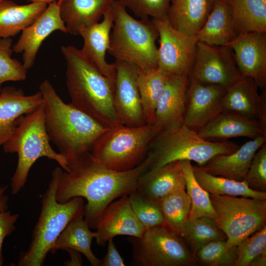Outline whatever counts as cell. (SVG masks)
Returning a JSON list of instances; mask_svg holds the SVG:
<instances>
[{"label":"cell","instance_id":"8","mask_svg":"<svg viewBox=\"0 0 266 266\" xmlns=\"http://www.w3.org/2000/svg\"><path fill=\"white\" fill-rule=\"evenodd\" d=\"M160 130L154 125L109 128L97 140L90 153L98 162L114 170H131L145 159L149 144Z\"/></svg>","mask_w":266,"mask_h":266},{"label":"cell","instance_id":"6","mask_svg":"<svg viewBox=\"0 0 266 266\" xmlns=\"http://www.w3.org/2000/svg\"><path fill=\"white\" fill-rule=\"evenodd\" d=\"M44 121L43 103L32 112L22 116L12 136L2 145L6 153H17V165L11 180L13 195L25 186L30 169L40 158L55 161L65 171L68 170L66 158L55 151L50 144Z\"/></svg>","mask_w":266,"mask_h":266},{"label":"cell","instance_id":"3","mask_svg":"<svg viewBox=\"0 0 266 266\" xmlns=\"http://www.w3.org/2000/svg\"><path fill=\"white\" fill-rule=\"evenodd\" d=\"M70 103L108 128L121 124L115 111L114 84L73 45L62 46Z\"/></svg>","mask_w":266,"mask_h":266},{"label":"cell","instance_id":"30","mask_svg":"<svg viewBox=\"0 0 266 266\" xmlns=\"http://www.w3.org/2000/svg\"><path fill=\"white\" fill-rule=\"evenodd\" d=\"M169 75L158 67L142 70L136 68V81L146 124L153 125L157 102Z\"/></svg>","mask_w":266,"mask_h":266},{"label":"cell","instance_id":"5","mask_svg":"<svg viewBox=\"0 0 266 266\" xmlns=\"http://www.w3.org/2000/svg\"><path fill=\"white\" fill-rule=\"evenodd\" d=\"M111 7L113 22L107 53L140 70L157 67L159 35L151 19L134 18L117 0Z\"/></svg>","mask_w":266,"mask_h":266},{"label":"cell","instance_id":"23","mask_svg":"<svg viewBox=\"0 0 266 266\" xmlns=\"http://www.w3.org/2000/svg\"><path fill=\"white\" fill-rule=\"evenodd\" d=\"M208 140L223 141L238 137L266 136V129L257 121L222 111L197 132Z\"/></svg>","mask_w":266,"mask_h":266},{"label":"cell","instance_id":"7","mask_svg":"<svg viewBox=\"0 0 266 266\" xmlns=\"http://www.w3.org/2000/svg\"><path fill=\"white\" fill-rule=\"evenodd\" d=\"M57 183L52 175L41 200L40 213L27 250L22 253L18 266H42L47 254L66 226L73 219L84 215L85 203L81 197L61 202L56 198Z\"/></svg>","mask_w":266,"mask_h":266},{"label":"cell","instance_id":"27","mask_svg":"<svg viewBox=\"0 0 266 266\" xmlns=\"http://www.w3.org/2000/svg\"><path fill=\"white\" fill-rule=\"evenodd\" d=\"M237 34L228 0H216L206 22L195 36L199 42L228 46Z\"/></svg>","mask_w":266,"mask_h":266},{"label":"cell","instance_id":"37","mask_svg":"<svg viewBox=\"0 0 266 266\" xmlns=\"http://www.w3.org/2000/svg\"><path fill=\"white\" fill-rule=\"evenodd\" d=\"M132 208L139 222L147 230L165 224L159 204L142 195L137 190L129 195Z\"/></svg>","mask_w":266,"mask_h":266},{"label":"cell","instance_id":"2","mask_svg":"<svg viewBox=\"0 0 266 266\" xmlns=\"http://www.w3.org/2000/svg\"><path fill=\"white\" fill-rule=\"evenodd\" d=\"M43 99L44 121L50 141L69 165L89 153L99 137L109 128L65 103L48 79L39 85Z\"/></svg>","mask_w":266,"mask_h":266},{"label":"cell","instance_id":"17","mask_svg":"<svg viewBox=\"0 0 266 266\" xmlns=\"http://www.w3.org/2000/svg\"><path fill=\"white\" fill-rule=\"evenodd\" d=\"M95 229V238L99 246H104L109 239L118 235L141 237L147 230L134 214L129 195L110 203L99 218Z\"/></svg>","mask_w":266,"mask_h":266},{"label":"cell","instance_id":"39","mask_svg":"<svg viewBox=\"0 0 266 266\" xmlns=\"http://www.w3.org/2000/svg\"><path fill=\"white\" fill-rule=\"evenodd\" d=\"M266 248V225L237 245L234 266H249L252 260Z\"/></svg>","mask_w":266,"mask_h":266},{"label":"cell","instance_id":"13","mask_svg":"<svg viewBox=\"0 0 266 266\" xmlns=\"http://www.w3.org/2000/svg\"><path fill=\"white\" fill-rule=\"evenodd\" d=\"M114 64V104L120 123L129 127L146 125L136 81V68L118 61Z\"/></svg>","mask_w":266,"mask_h":266},{"label":"cell","instance_id":"9","mask_svg":"<svg viewBox=\"0 0 266 266\" xmlns=\"http://www.w3.org/2000/svg\"><path fill=\"white\" fill-rule=\"evenodd\" d=\"M128 240L135 266H199L183 237L165 224L147 229L141 237L129 236Z\"/></svg>","mask_w":266,"mask_h":266},{"label":"cell","instance_id":"48","mask_svg":"<svg viewBox=\"0 0 266 266\" xmlns=\"http://www.w3.org/2000/svg\"><path fill=\"white\" fill-rule=\"evenodd\" d=\"M61 0H57L58 2H60Z\"/></svg>","mask_w":266,"mask_h":266},{"label":"cell","instance_id":"45","mask_svg":"<svg viewBox=\"0 0 266 266\" xmlns=\"http://www.w3.org/2000/svg\"><path fill=\"white\" fill-rule=\"evenodd\" d=\"M266 266V248L254 258L249 266Z\"/></svg>","mask_w":266,"mask_h":266},{"label":"cell","instance_id":"41","mask_svg":"<svg viewBox=\"0 0 266 266\" xmlns=\"http://www.w3.org/2000/svg\"><path fill=\"white\" fill-rule=\"evenodd\" d=\"M244 181L252 190L266 192V142L255 153Z\"/></svg>","mask_w":266,"mask_h":266},{"label":"cell","instance_id":"44","mask_svg":"<svg viewBox=\"0 0 266 266\" xmlns=\"http://www.w3.org/2000/svg\"><path fill=\"white\" fill-rule=\"evenodd\" d=\"M7 189V185L0 186V212L8 209V197L5 194Z\"/></svg>","mask_w":266,"mask_h":266},{"label":"cell","instance_id":"28","mask_svg":"<svg viewBox=\"0 0 266 266\" xmlns=\"http://www.w3.org/2000/svg\"><path fill=\"white\" fill-rule=\"evenodd\" d=\"M48 4L40 2L18 4L11 0H0V37L16 35L30 26Z\"/></svg>","mask_w":266,"mask_h":266},{"label":"cell","instance_id":"26","mask_svg":"<svg viewBox=\"0 0 266 266\" xmlns=\"http://www.w3.org/2000/svg\"><path fill=\"white\" fill-rule=\"evenodd\" d=\"M181 188H186V180L181 161H174L149 175H141L136 190L159 204L167 196Z\"/></svg>","mask_w":266,"mask_h":266},{"label":"cell","instance_id":"19","mask_svg":"<svg viewBox=\"0 0 266 266\" xmlns=\"http://www.w3.org/2000/svg\"><path fill=\"white\" fill-rule=\"evenodd\" d=\"M113 22L110 6L103 14L100 22L83 29L79 35L83 40L81 49L83 55L114 84L116 76L114 64H109L106 60Z\"/></svg>","mask_w":266,"mask_h":266},{"label":"cell","instance_id":"12","mask_svg":"<svg viewBox=\"0 0 266 266\" xmlns=\"http://www.w3.org/2000/svg\"><path fill=\"white\" fill-rule=\"evenodd\" d=\"M241 77L232 49L198 42L189 80L227 88Z\"/></svg>","mask_w":266,"mask_h":266},{"label":"cell","instance_id":"40","mask_svg":"<svg viewBox=\"0 0 266 266\" xmlns=\"http://www.w3.org/2000/svg\"><path fill=\"white\" fill-rule=\"evenodd\" d=\"M136 17L161 18L167 16L171 0H117Z\"/></svg>","mask_w":266,"mask_h":266},{"label":"cell","instance_id":"16","mask_svg":"<svg viewBox=\"0 0 266 266\" xmlns=\"http://www.w3.org/2000/svg\"><path fill=\"white\" fill-rule=\"evenodd\" d=\"M56 31L67 33L65 23L60 14L57 0L48 4L42 13L22 31L19 38L12 45L14 52L22 54V64L27 70L34 65L43 41Z\"/></svg>","mask_w":266,"mask_h":266},{"label":"cell","instance_id":"10","mask_svg":"<svg viewBox=\"0 0 266 266\" xmlns=\"http://www.w3.org/2000/svg\"><path fill=\"white\" fill-rule=\"evenodd\" d=\"M216 224L227 241L237 245L266 225V200L209 194Z\"/></svg>","mask_w":266,"mask_h":266},{"label":"cell","instance_id":"33","mask_svg":"<svg viewBox=\"0 0 266 266\" xmlns=\"http://www.w3.org/2000/svg\"><path fill=\"white\" fill-rule=\"evenodd\" d=\"M165 225L184 238L185 227L191 207V200L186 188L178 189L159 203Z\"/></svg>","mask_w":266,"mask_h":266},{"label":"cell","instance_id":"35","mask_svg":"<svg viewBox=\"0 0 266 266\" xmlns=\"http://www.w3.org/2000/svg\"><path fill=\"white\" fill-rule=\"evenodd\" d=\"M184 238L194 253L205 244L216 240H225V234L212 218L202 216L187 219Z\"/></svg>","mask_w":266,"mask_h":266},{"label":"cell","instance_id":"15","mask_svg":"<svg viewBox=\"0 0 266 266\" xmlns=\"http://www.w3.org/2000/svg\"><path fill=\"white\" fill-rule=\"evenodd\" d=\"M183 124L198 132L222 112L226 88L189 80Z\"/></svg>","mask_w":266,"mask_h":266},{"label":"cell","instance_id":"22","mask_svg":"<svg viewBox=\"0 0 266 266\" xmlns=\"http://www.w3.org/2000/svg\"><path fill=\"white\" fill-rule=\"evenodd\" d=\"M266 142V136L259 135L232 153L214 156L201 167L215 176L244 181L255 153Z\"/></svg>","mask_w":266,"mask_h":266},{"label":"cell","instance_id":"25","mask_svg":"<svg viewBox=\"0 0 266 266\" xmlns=\"http://www.w3.org/2000/svg\"><path fill=\"white\" fill-rule=\"evenodd\" d=\"M216 0H171L167 17L178 31L190 35L202 27Z\"/></svg>","mask_w":266,"mask_h":266},{"label":"cell","instance_id":"36","mask_svg":"<svg viewBox=\"0 0 266 266\" xmlns=\"http://www.w3.org/2000/svg\"><path fill=\"white\" fill-rule=\"evenodd\" d=\"M199 264L207 266H234L237 258V245L225 240H216L203 245L195 253Z\"/></svg>","mask_w":266,"mask_h":266},{"label":"cell","instance_id":"21","mask_svg":"<svg viewBox=\"0 0 266 266\" xmlns=\"http://www.w3.org/2000/svg\"><path fill=\"white\" fill-rule=\"evenodd\" d=\"M189 78L169 75L157 102L154 125L160 131L183 123Z\"/></svg>","mask_w":266,"mask_h":266},{"label":"cell","instance_id":"1","mask_svg":"<svg viewBox=\"0 0 266 266\" xmlns=\"http://www.w3.org/2000/svg\"><path fill=\"white\" fill-rule=\"evenodd\" d=\"M149 160L132 169L118 171L96 161L90 152L69 165L68 170L61 167L53 170L57 183L56 198L61 202L75 197L86 199L84 217L90 229H95L105 208L117 198L135 191L141 175L148 169Z\"/></svg>","mask_w":266,"mask_h":266},{"label":"cell","instance_id":"46","mask_svg":"<svg viewBox=\"0 0 266 266\" xmlns=\"http://www.w3.org/2000/svg\"><path fill=\"white\" fill-rule=\"evenodd\" d=\"M67 251L69 253L71 257V260L69 262H68V265L81 266L82 264V260L80 255V253L72 249H69Z\"/></svg>","mask_w":266,"mask_h":266},{"label":"cell","instance_id":"42","mask_svg":"<svg viewBox=\"0 0 266 266\" xmlns=\"http://www.w3.org/2000/svg\"><path fill=\"white\" fill-rule=\"evenodd\" d=\"M19 215L7 210L0 212V266L3 265L2 245L4 239L15 230V223Z\"/></svg>","mask_w":266,"mask_h":266},{"label":"cell","instance_id":"47","mask_svg":"<svg viewBox=\"0 0 266 266\" xmlns=\"http://www.w3.org/2000/svg\"><path fill=\"white\" fill-rule=\"evenodd\" d=\"M56 0H30L31 2H44L49 4Z\"/></svg>","mask_w":266,"mask_h":266},{"label":"cell","instance_id":"31","mask_svg":"<svg viewBox=\"0 0 266 266\" xmlns=\"http://www.w3.org/2000/svg\"><path fill=\"white\" fill-rule=\"evenodd\" d=\"M238 34L266 32V0H228Z\"/></svg>","mask_w":266,"mask_h":266},{"label":"cell","instance_id":"34","mask_svg":"<svg viewBox=\"0 0 266 266\" xmlns=\"http://www.w3.org/2000/svg\"><path fill=\"white\" fill-rule=\"evenodd\" d=\"M186 180V190L191 200L188 219L207 216L216 222L217 215L213 207L209 193L203 189L197 180L191 162L181 161Z\"/></svg>","mask_w":266,"mask_h":266},{"label":"cell","instance_id":"43","mask_svg":"<svg viewBox=\"0 0 266 266\" xmlns=\"http://www.w3.org/2000/svg\"><path fill=\"white\" fill-rule=\"evenodd\" d=\"M107 253L102 259H100V266H125L124 260L117 250L113 240L108 242Z\"/></svg>","mask_w":266,"mask_h":266},{"label":"cell","instance_id":"29","mask_svg":"<svg viewBox=\"0 0 266 266\" xmlns=\"http://www.w3.org/2000/svg\"><path fill=\"white\" fill-rule=\"evenodd\" d=\"M84 217L79 216L72 220L56 240L50 252L54 254L58 250L72 249L83 254L92 266H100V259L91 250V243L96 237Z\"/></svg>","mask_w":266,"mask_h":266},{"label":"cell","instance_id":"32","mask_svg":"<svg viewBox=\"0 0 266 266\" xmlns=\"http://www.w3.org/2000/svg\"><path fill=\"white\" fill-rule=\"evenodd\" d=\"M193 168L195 177L200 185L210 194L266 200V192L252 190L245 181H239L215 176L207 173L198 165L193 166Z\"/></svg>","mask_w":266,"mask_h":266},{"label":"cell","instance_id":"38","mask_svg":"<svg viewBox=\"0 0 266 266\" xmlns=\"http://www.w3.org/2000/svg\"><path fill=\"white\" fill-rule=\"evenodd\" d=\"M12 40L0 37V91L3 83L26 79L27 69L23 64L13 58Z\"/></svg>","mask_w":266,"mask_h":266},{"label":"cell","instance_id":"18","mask_svg":"<svg viewBox=\"0 0 266 266\" xmlns=\"http://www.w3.org/2000/svg\"><path fill=\"white\" fill-rule=\"evenodd\" d=\"M222 111L257 121L266 129V90L260 94L252 79L241 76L226 89Z\"/></svg>","mask_w":266,"mask_h":266},{"label":"cell","instance_id":"20","mask_svg":"<svg viewBox=\"0 0 266 266\" xmlns=\"http://www.w3.org/2000/svg\"><path fill=\"white\" fill-rule=\"evenodd\" d=\"M43 103L39 91L26 95L22 89L13 86L0 91V146L13 135L22 116L32 112Z\"/></svg>","mask_w":266,"mask_h":266},{"label":"cell","instance_id":"11","mask_svg":"<svg viewBox=\"0 0 266 266\" xmlns=\"http://www.w3.org/2000/svg\"><path fill=\"white\" fill-rule=\"evenodd\" d=\"M159 35L157 67L169 75H189L197 50L198 40L175 29L167 16L151 18Z\"/></svg>","mask_w":266,"mask_h":266},{"label":"cell","instance_id":"14","mask_svg":"<svg viewBox=\"0 0 266 266\" xmlns=\"http://www.w3.org/2000/svg\"><path fill=\"white\" fill-rule=\"evenodd\" d=\"M266 33H240L227 46L233 52L241 76L252 79L263 90L266 85Z\"/></svg>","mask_w":266,"mask_h":266},{"label":"cell","instance_id":"24","mask_svg":"<svg viewBox=\"0 0 266 266\" xmlns=\"http://www.w3.org/2000/svg\"><path fill=\"white\" fill-rule=\"evenodd\" d=\"M114 0H61L58 2L67 33L79 35L83 29L98 22Z\"/></svg>","mask_w":266,"mask_h":266},{"label":"cell","instance_id":"4","mask_svg":"<svg viewBox=\"0 0 266 266\" xmlns=\"http://www.w3.org/2000/svg\"><path fill=\"white\" fill-rule=\"evenodd\" d=\"M239 147L227 140L205 139L183 123L162 130L154 137L146 156L148 169L142 176L149 175L174 161H194L202 166L214 156L232 153Z\"/></svg>","mask_w":266,"mask_h":266}]
</instances>
